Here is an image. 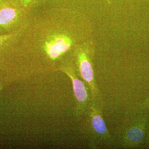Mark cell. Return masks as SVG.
Wrapping results in <instances>:
<instances>
[{"mask_svg": "<svg viewBox=\"0 0 149 149\" xmlns=\"http://www.w3.org/2000/svg\"><path fill=\"white\" fill-rule=\"evenodd\" d=\"M93 47V45L91 46L90 44L79 46L74 50L73 57L76 72L87 85L92 100H96L100 95V92L94 75Z\"/></svg>", "mask_w": 149, "mask_h": 149, "instance_id": "obj_1", "label": "cell"}, {"mask_svg": "<svg viewBox=\"0 0 149 149\" xmlns=\"http://www.w3.org/2000/svg\"><path fill=\"white\" fill-rule=\"evenodd\" d=\"M59 70L64 72L71 80L76 101L74 114L77 117H80L85 113L90 103L89 90L84 82L77 77L75 67L72 62L64 63L60 66Z\"/></svg>", "mask_w": 149, "mask_h": 149, "instance_id": "obj_2", "label": "cell"}, {"mask_svg": "<svg viewBox=\"0 0 149 149\" xmlns=\"http://www.w3.org/2000/svg\"><path fill=\"white\" fill-rule=\"evenodd\" d=\"M72 45V39L67 35H53L45 42L44 49L49 57L55 60L69 50Z\"/></svg>", "mask_w": 149, "mask_h": 149, "instance_id": "obj_3", "label": "cell"}, {"mask_svg": "<svg viewBox=\"0 0 149 149\" xmlns=\"http://www.w3.org/2000/svg\"><path fill=\"white\" fill-rule=\"evenodd\" d=\"M19 10L14 0H3L0 2V32H9L14 26Z\"/></svg>", "mask_w": 149, "mask_h": 149, "instance_id": "obj_4", "label": "cell"}, {"mask_svg": "<svg viewBox=\"0 0 149 149\" xmlns=\"http://www.w3.org/2000/svg\"><path fill=\"white\" fill-rule=\"evenodd\" d=\"M146 123V118H141L127 129L123 136V147L133 148L139 146L143 140Z\"/></svg>", "mask_w": 149, "mask_h": 149, "instance_id": "obj_5", "label": "cell"}, {"mask_svg": "<svg viewBox=\"0 0 149 149\" xmlns=\"http://www.w3.org/2000/svg\"><path fill=\"white\" fill-rule=\"evenodd\" d=\"M92 100L90 103V117L91 127L93 133L97 137L106 140L110 138L101 111Z\"/></svg>", "mask_w": 149, "mask_h": 149, "instance_id": "obj_6", "label": "cell"}, {"mask_svg": "<svg viewBox=\"0 0 149 149\" xmlns=\"http://www.w3.org/2000/svg\"><path fill=\"white\" fill-rule=\"evenodd\" d=\"M19 1L22 5L24 6H27L33 1V0H19Z\"/></svg>", "mask_w": 149, "mask_h": 149, "instance_id": "obj_7", "label": "cell"}, {"mask_svg": "<svg viewBox=\"0 0 149 149\" xmlns=\"http://www.w3.org/2000/svg\"><path fill=\"white\" fill-rule=\"evenodd\" d=\"M149 107V98L147 99L146 101L142 105V108H145Z\"/></svg>", "mask_w": 149, "mask_h": 149, "instance_id": "obj_8", "label": "cell"}, {"mask_svg": "<svg viewBox=\"0 0 149 149\" xmlns=\"http://www.w3.org/2000/svg\"><path fill=\"white\" fill-rule=\"evenodd\" d=\"M106 1H107V2L109 3H110L111 1V0H106Z\"/></svg>", "mask_w": 149, "mask_h": 149, "instance_id": "obj_9", "label": "cell"}, {"mask_svg": "<svg viewBox=\"0 0 149 149\" xmlns=\"http://www.w3.org/2000/svg\"><path fill=\"white\" fill-rule=\"evenodd\" d=\"M3 0H0V2H1Z\"/></svg>", "mask_w": 149, "mask_h": 149, "instance_id": "obj_10", "label": "cell"}, {"mask_svg": "<svg viewBox=\"0 0 149 149\" xmlns=\"http://www.w3.org/2000/svg\"><path fill=\"white\" fill-rule=\"evenodd\" d=\"M1 32H0V35H1Z\"/></svg>", "mask_w": 149, "mask_h": 149, "instance_id": "obj_11", "label": "cell"}]
</instances>
